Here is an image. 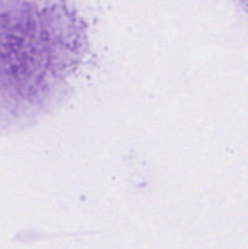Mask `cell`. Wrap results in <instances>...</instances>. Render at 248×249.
Returning <instances> with one entry per match:
<instances>
[{"instance_id":"obj_1","label":"cell","mask_w":248,"mask_h":249,"mask_svg":"<svg viewBox=\"0 0 248 249\" xmlns=\"http://www.w3.org/2000/svg\"><path fill=\"white\" fill-rule=\"evenodd\" d=\"M84 23L58 2H0V111L38 114L63 91L83 57Z\"/></svg>"}]
</instances>
